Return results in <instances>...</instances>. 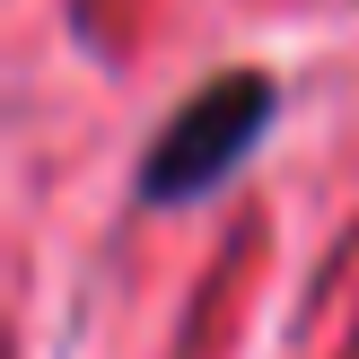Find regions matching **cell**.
<instances>
[{
	"mask_svg": "<svg viewBox=\"0 0 359 359\" xmlns=\"http://www.w3.org/2000/svg\"><path fill=\"white\" fill-rule=\"evenodd\" d=\"M272 114H280V88L263 79V70H228V79L193 88V97L167 114L158 149L140 158V202H158V210L202 202L210 184H228V175L263 149Z\"/></svg>",
	"mask_w": 359,
	"mask_h": 359,
	"instance_id": "6da1fadb",
	"label": "cell"
}]
</instances>
